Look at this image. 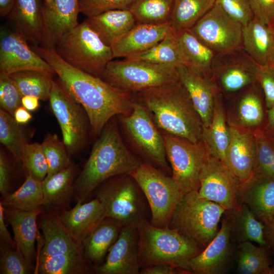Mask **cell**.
<instances>
[{
	"label": "cell",
	"instance_id": "cell-63",
	"mask_svg": "<svg viewBox=\"0 0 274 274\" xmlns=\"http://www.w3.org/2000/svg\"><path fill=\"white\" fill-rule=\"evenodd\" d=\"M272 270H273V273L274 272V267L272 268Z\"/></svg>",
	"mask_w": 274,
	"mask_h": 274
},
{
	"label": "cell",
	"instance_id": "cell-45",
	"mask_svg": "<svg viewBox=\"0 0 274 274\" xmlns=\"http://www.w3.org/2000/svg\"><path fill=\"white\" fill-rule=\"evenodd\" d=\"M256 156L253 175L274 179V148L261 128L254 130Z\"/></svg>",
	"mask_w": 274,
	"mask_h": 274
},
{
	"label": "cell",
	"instance_id": "cell-37",
	"mask_svg": "<svg viewBox=\"0 0 274 274\" xmlns=\"http://www.w3.org/2000/svg\"><path fill=\"white\" fill-rule=\"evenodd\" d=\"M269 249L267 246H257L250 241L238 244L235 253L237 273H272Z\"/></svg>",
	"mask_w": 274,
	"mask_h": 274
},
{
	"label": "cell",
	"instance_id": "cell-11",
	"mask_svg": "<svg viewBox=\"0 0 274 274\" xmlns=\"http://www.w3.org/2000/svg\"><path fill=\"white\" fill-rule=\"evenodd\" d=\"M120 116L128 136L142 155L163 169L168 170L162 134L146 108L138 100H134L130 113Z\"/></svg>",
	"mask_w": 274,
	"mask_h": 274
},
{
	"label": "cell",
	"instance_id": "cell-58",
	"mask_svg": "<svg viewBox=\"0 0 274 274\" xmlns=\"http://www.w3.org/2000/svg\"><path fill=\"white\" fill-rule=\"evenodd\" d=\"M39 100L35 96H23L21 99V105L29 111H34L39 107Z\"/></svg>",
	"mask_w": 274,
	"mask_h": 274
},
{
	"label": "cell",
	"instance_id": "cell-46",
	"mask_svg": "<svg viewBox=\"0 0 274 274\" xmlns=\"http://www.w3.org/2000/svg\"><path fill=\"white\" fill-rule=\"evenodd\" d=\"M21 161L26 172L35 179L42 182L46 177L48 165L42 144L38 143H26Z\"/></svg>",
	"mask_w": 274,
	"mask_h": 274
},
{
	"label": "cell",
	"instance_id": "cell-13",
	"mask_svg": "<svg viewBox=\"0 0 274 274\" xmlns=\"http://www.w3.org/2000/svg\"><path fill=\"white\" fill-rule=\"evenodd\" d=\"M189 29L216 54L243 48L242 24L216 4Z\"/></svg>",
	"mask_w": 274,
	"mask_h": 274
},
{
	"label": "cell",
	"instance_id": "cell-31",
	"mask_svg": "<svg viewBox=\"0 0 274 274\" xmlns=\"http://www.w3.org/2000/svg\"><path fill=\"white\" fill-rule=\"evenodd\" d=\"M224 215L228 220L231 240L234 244L250 241L260 246H267L264 236L265 225L246 205L239 204L234 209L226 211Z\"/></svg>",
	"mask_w": 274,
	"mask_h": 274
},
{
	"label": "cell",
	"instance_id": "cell-16",
	"mask_svg": "<svg viewBox=\"0 0 274 274\" xmlns=\"http://www.w3.org/2000/svg\"><path fill=\"white\" fill-rule=\"evenodd\" d=\"M18 31L2 27L0 31V72L10 75L24 70L55 74L51 66L31 47Z\"/></svg>",
	"mask_w": 274,
	"mask_h": 274
},
{
	"label": "cell",
	"instance_id": "cell-1",
	"mask_svg": "<svg viewBox=\"0 0 274 274\" xmlns=\"http://www.w3.org/2000/svg\"><path fill=\"white\" fill-rule=\"evenodd\" d=\"M32 49L53 68L70 95L84 109L95 134L100 133L116 115L132 110V93L114 87L101 78L79 70L64 61L53 48Z\"/></svg>",
	"mask_w": 274,
	"mask_h": 274
},
{
	"label": "cell",
	"instance_id": "cell-42",
	"mask_svg": "<svg viewBox=\"0 0 274 274\" xmlns=\"http://www.w3.org/2000/svg\"><path fill=\"white\" fill-rule=\"evenodd\" d=\"M174 0H134L129 10L137 23L161 24L170 22Z\"/></svg>",
	"mask_w": 274,
	"mask_h": 274
},
{
	"label": "cell",
	"instance_id": "cell-57",
	"mask_svg": "<svg viewBox=\"0 0 274 274\" xmlns=\"http://www.w3.org/2000/svg\"><path fill=\"white\" fill-rule=\"evenodd\" d=\"M13 117L16 121L20 125L26 124L32 118V115L29 111L22 105L15 111Z\"/></svg>",
	"mask_w": 274,
	"mask_h": 274
},
{
	"label": "cell",
	"instance_id": "cell-33",
	"mask_svg": "<svg viewBox=\"0 0 274 274\" xmlns=\"http://www.w3.org/2000/svg\"><path fill=\"white\" fill-rule=\"evenodd\" d=\"M43 0H16L9 15L17 31L27 40L40 44L43 27Z\"/></svg>",
	"mask_w": 274,
	"mask_h": 274
},
{
	"label": "cell",
	"instance_id": "cell-60",
	"mask_svg": "<svg viewBox=\"0 0 274 274\" xmlns=\"http://www.w3.org/2000/svg\"><path fill=\"white\" fill-rule=\"evenodd\" d=\"M16 0H0V15L1 16H9L13 10Z\"/></svg>",
	"mask_w": 274,
	"mask_h": 274
},
{
	"label": "cell",
	"instance_id": "cell-40",
	"mask_svg": "<svg viewBox=\"0 0 274 274\" xmlns=\"http://www.w3.org/2000/svg\"><path fill=\"white\" fill-rule=\"evenodd\" d=\"M215 3L216 0H174L172 27L176 31L190 29Z\"/></svg>",
	"mask_w": 274,
	"mask_h": 274
},
{
	"label": "cell",
	"instance_id": "cell-34",
	"mask_svg": "<svg viewBox=\"0 0 274 274\" xmlns=\"http://www.w3.org/2000/svg\"><path fill=\"white\" fill-rule=\"evenodd\" d=\"M85 21L109 46L137 23L129 10H110Z\"/></svg>",
	"mask_w": 274,
	"mask_h": 274
},
{
	"label": "cell",
	"instance_id": "cell-47",
	"mask_svg": "<svg viewBox=\"0 0 274 274\" xmlns=\"http://www.w3.org/2000/svg\"><path fill=\"white\" fill-rule=\"evenodd\" d=\"M35 271L33 264L16 248L1 246V274H28Z\"/></svg>",
	"mask_w": 274,
	"mask_h": 274
},
{
	"label": "cell",
	"instance_id": "cell-2",
	"mask_svg": "<svg viewBox=\"0 0 274 274\" xmlns=\"http://www.w3.org/2000/svg\"><path fill=\"white\" fill-rule=\"evenodd\" d=\"M137 94L138 101L163 132L194 143L202 140V120L180 80Z\"/></svg>",
	"mask_w": 274,
	"mask_h": 274
},
{
	"label": "cell",
	"instance_id": "cell-30",
	"mask_svg": "<svg viewBox=\"0 0 274 274\" xmlns=\"http://www.w3.org/2000/svg\"><path fill=\"white\" fill-rule=\"evenodd\" d=\"M124 226L119 221L105 217L82 242L84 254L93 266L101 264L107 252Z\"/></svg>",
	"mask_w": 274,
	"mask_h": 274
},
{
	"label": "cell",
	"instance_id": "cell-21",
	"mask_svg": "<svg viewBox=\"0 0 274 274\" xmlns=\"http://www.w3.org/2000/svg\"><path fill=\"white\" fill-rule=\"evenodd\" d=\"M237 199L265 225L269 224L274 215V179L253 175L241 182Z\"/></svg>",
	"mask_w": 274,
	"mask_h": 274
},
{
	"label": "cell",
	"instance_id": "cell-10",
	"mask_svg": "<svg viewBox=\"0 0 274 274\" xmlns=\"http://www.w3.org/2000/svg\"><path fill=\"white\" fill-rule=\"evenodd\" d=\"M167 159L172 178L182 191H198L199 176L208 153L202 140L194 143L188 139L163 132Z\"/></svg>",
	"mask_w": 274,
	"mask_h": 274
},
{
	"label": "cell",
	"instance_id": "cell-8",
	"mask_svg": "<svg viewBox=\"0 0 274 274\" xmlns=\"http://www.w3.org/2000/svg\"><path fill=\"white\" fill-rule=\"evenodd\" d=\"M114 87L132 93L165 85L179 80L176 67L126 59L111 60L101 77Z\"/></svg>",
	"mask_w": 274,
	"mask_h": 274
},
{
	"label": "cell",
	"instance_id": "cell-3",
	"mask_svg": "<svg viewBox=\"0 0 274 274\" xmlns=\"http://www.w3.org/2000/svg\"><path fill=\"white\" fill-rule=\"evenodd\" d=\"M112 121L101 131L75 180L73 196L77 202H83L108 179L120 175H131L142 163L127 149L116 122Z\"/></svg>",
	"mask_w": 274,
	"mask_h": 274
},
{
	"label": "cell",
	"instance_id": "cell-52",
	"mask_svg": "<svg viewBox=\"0 0 274 274\" xmlns=\"http://www.w3.org/2000/svg\"><path fill=\"white\" fill-rule=\"evenodd\" d=\"M254 17L268 25L274 18V0H248Z\"/></svg>",
	"mask_w": 274,
	"mask_h": 274
},
{
	"label": "cell",
	"instance_id": "cell-20",
	"mask_svg": "<svg viewBox=\"0 0 274 274\" xmlns=\"http://www.w3.org/2000/svg\"><path fill=\"white\" fill-rule=\"evenodd\" d=\"M228 124L226 165L243 182L253 175L256 156L254 130Z\"/></svg>",
	"mask_w": 274,
	"mask_h": 274
},
{
	"label": "cell",
	"instance_id": "cell-51",
	"mask_svg": "<svg viewBox=\"0 0 274 274\" xmlns=\"http://www.w3.org/2000/svg\"><path fill=\"white\" fill-rule=\"evenodd\" d=\"M257 82L264 96L266 109L274 106V64L258 65Z\"/></svg>",
	"mask_w": 274,
	"mask_h": 274
},
{
	"label": "cell",
	"instance_id": "cell-6",
	"mask_svg": "<svg viewBox=\"0 0 274 274\" xmlns=\"http://www.w3.org/2000/svg\"><path fill=\"white\" fill-rule=\"evenodd\" d=\"M96 198L104 206L106 217L124 226L138 225L148 220L149 207L146 197L133 177L123 174L111 177L95 190Z\"/></svg>",
	"mask_w": 274,
	"mask_h": 274
},
{
	"label": "cell",
	"instance_id": "cell-29",
	"mask_svg": "<svg viewBox=\"0 0 274 274\" xmlns=\"http://www.w3.org/2000/svg\"><path fill=\"white\" fill-rule=\"evenodd\" d=\"M257 84L256 82L244 89L226 114L228 123L253 130L261 127L265 115Z\"/></svg>",
	"mask_w": 274,
	"mask_h": 274
},
{
	"label": "cell",
	"instance_id": "cell-32",
	"mask_svg": "<svg viewBox=\"0 0 274 274\" xmlns=\"http://www.w3.org/2000/svg\"><path fill=\"white\" fill-rule=\"evenodd\" d=\"M176 32L184 65L212 80L216 53L200 41L190 29Z\"/></svg>",
	"mask_w": 274,
	"mask_h": 274
},
{
	"label": "cell",
	"instance_id": "cell-49",
	"mask_svg": "<svg viewBox=\"0 0 274 274\" xmlns=\"http://www.w3.org/2000/svg\"><path fill=\"white\" fill-rule=\"evenodd\" d=\"M134 0H79L80 13L87 18L113 10H129Z\"/></svg>",
	"mask_w": 274,
	"mask_h": 274
},
{
	"label": "cell",
	"instance_id": "cell-18",
	"mask_svg": "<svg viewBox=\"0 0 274 274\" xmlns=\"http://www.w3.org/2000/svg\"><path fill=\"white\" fill-rule=\"evenodd\" d=\"M79 0H43L40 46L55 49L62 37L78 24Z\"/></svg>",
	"mask_w": 274,
	"mask_h": 274
},
{
	"label": "cell",
	"instance_id": "cell-23",
	"mask_svg": "<svg viewBox=\"0 0 274 274\" xmlns=\"http://www.w3.org/2000/svg\"><path fill=\"white\" fill-rule=\"evenodd\" d=\"M177 69L179 80L189 93L201 118L203 126L208 127L212 119L216 98L220 91L213 80L190 67L182 65Z\"/></svg>",
	"mask_w": 274,
	"mask_h": 274
},
{
	"label": "cell",
	"instance_id": "cell-28",
	"mask_svg": "<svg viewBox=\"0 0 274 274\" xmlns=\"http://www.w3.org/2000/svg\"><path fill=\"white\" fill-rule=\"evenodd\" d=\"M242 46L257 64H274V33L267 24L254 17L243 25Z\"/></svg>",
	"mask_w": 274,
	"mask_h": 274
},
{
	"label": "cell",
	"instance_id": "cell-17",
	"mask_svg": "<svg viewBox=\"0 0 274 274\" xmlns=\"http://www.w3.org/2000/svg\"><path fill=\"white\" fill-rule=\"evenodd\" d=\"M228 220L224 214L219 230L211 242L187 264L189 273L222 274L229 269L235 254Z\"/></svg>",
	"mask_w": 274,
	"mask_h": 274
},
{
	"label": "cell",
	"instance_id": "cell-43",
	"mask_svg": "<svg viewBox=\"0 0 274 274\" xmlns=\"http://www.w3.org/2000/svg\"><path fill=\"white\" fill-rule=\"evenodd\" d=\"M0 142L17 160L21 161L26 144L23 131L14 117L1 108Z\"/></svg>",
	"mask_w": 274,
	"mask_h": 274
},
{
	"label": "cell",
	"instance_id": "cell-41",
	"mask_svg": "<svg viewBox=\"0 0 274 274\" xmlns=\"http://www.w3.org/2000/svg\"><path fill=\"white\" fill-rule=\"evenodd\" d=\"M52 75L38 70H24L10 75L22 96H33L41 100L49 99Z\"/></svg>",
	"mask_w": 274,
	"mask_h": 274
},
{
	"label": "cell",
	"instance_id": "cell-7",
	"mask_svg": "<svg viewBox=\"0 0 274 274\" xmlns=\"http://www.w3.org/2000/svg\"><path fill=\"white\" fill-rule=\"evenodd\" d=\"M55 50L71 65L100 78L114 58L111 46L85 20L66 32Z\"/></svg>",
	"mask_w": 274,
	"mask_h": 274
},
{
	"label": "cell",
	"instance_id": "cell-39",
	"mask_svg": "<svg viewBox=\"0 0 274 274\" xmlns=\"http://www.w3.org/2000/svg\"><path fill=\"white\" fill-rule=\"evenodd\" d=\"M0 203L4 207L23 211L41 208L44 203L42 182L30 175H26L25 181L19 188L12 193L2 196Z\"/></svg>",
	"mask_w": 274,
	"mask_h": 274
},
{
	"label": "cell",
	"instance_id": "cell-4",
	"mask_svg": "<svg viewBox=\"0 0 274 274\" xmlns=\"http://www.w3.org/2000/svg\"><path fill=\"white\" fill-rule=\"evenodd\" d=\"M141 268L167 264L187 270L189 261L203 249L195 241L169 227H158L146 220L138 226Z\"/></svg>",
	"mask_w": 274,
	"mask_h": 274
},
{
	"label": "cell",
	"instance_id": "cell-38",
	"mask_svg": "<svg viewBox=\"0 0 274 274\" xmlns=\"http://www.w3.org/2000/svg\"><path fill=\"white\" fill-rule=\"evenodd\" d=\"M126 59L146 61L176 68L184 65L177 32L174 29L150 49Z\"/></svg>",
	"mask_w": 274,
	"mask_h": 274
},
{
	"label": "cell",
	"instance_id": "cell-24",
	"mask_svg": "<svg viewBox=\"0 0 274 274\" xmlns=\"http://www.w3.org/2000/svg\"><path fill=\"white\" fill-rule=\"evenodd\" d=\"M77 165L72 163L66 168L42 181L44 207L47 213L59 215L70 203L74 194V183L78 172Z\"/></svg>",
	"mask_w": 274,
	"mask_h": 274
},
{
	"label": "cell",
	"instance_id": "cell-56",
	"mask_svg": "<svg viewBox=\"0 0 274 274\" xmlns=\"http://www.w3.org/2000/svg\"><path fill=\"white\" fill-rule=\"evenodd\" d=\"M266 119L261 127L267 138H274V106L266 110Z\"/></svg>",
	"mask_w": 274,
	"mask_h": 274
},
{
	"label": "cell",
	"instance_id": "cell-26",
	"mask_svg": "<svg viewBox=\"0 0 274 274\" xmlns=\"http://www.w3.org/2000/svg\"><path fill=\"white\" fill-rule=\"evenodd\" d=\"M59 217L71 235L82 244L86 236L106 217V215L103 204L95 198L84 203L77 201L73 209L63 211Z\"/></svg>",
	"mask_w": 274,
	"mask_h": 274
},
{
	"label": "cell",
	"instance_id": "cell-59",
	"mask_svg": "<svg viewBox=\"0 0 274 274\" xmlns=\"http://www.w3.org/2000/svg\"><path fill=\"white\" fill-rule=\"evenodd\" d=\"M264 236L267 246L274 248V215L270 223L265 225Z\"/></svg>",
	"mask_w": 274,
	"mask_h": 274
},
{
	"label": "cell",
	"instance_id": "cell-48",
	"mask_svg": "<svg viewBox=\"0 0 274 274\" xmlns=\"http://www.w3.org/2000/svg\"><path fill=\"white\" fill-rule=\"evenodd\" d=\"M22 95L10 75L0 72V106L13 116L15 111L21 106Z\"/></svg>",
	"mask_w": 274,
	"mask_h": 274
},
{
	"label": "cell",
	"instance_id": "cell-53",
	"mask_svg": "<svg viewBox=\"0 0 274 274\" xmlns=\"http://www.w3.org/2000/svg\"><path fill=\"white\" fill-rule=\"evenodd\" d=\"M13 171L11 162L5 153L0 151V192L2 196L9 194Z\"/></svg>",
	"mask_w": 274,
	"mask_h": 274
},
{
	"label": "cell",
	"instance_id": "cell-54",
	"mask_svg": "<svg viewBox=\"0 0 274 274\" xmlns=\"http://www.w3.org/2000/svg\"><path fill=\"white\" fill-rule=\"evenodd\" d=\"M140 274L188 273L181 268L167 264H159L141 268Z\"/></svg>",
	"mask_w": 274,
	"mask_h": 274
},
{
	"label": "cell",
	"instance_id": "cell-62",
	"mask_svg": "<svg viewBox=\"0 0 274 274\" xmlns=\"http://www.w3.org/2000/svg\"><path fill=\"white\" fill-rule=\"evenodd\" d=\"M267 138L268 139V140H269L270 144H271L272 146L274 148V138Z\"/></svg>",
	"mask_w": 274,
	"mask_h": 274
},
{
	"label": "cell",
	"instance_id": "cell-35",
	"mask_svg": "<svg viewBox=\"0 0 274 274\" xmlns=\"http://www.w3.org/2000/svg\"><path fill=\"white\" fill-rule=\"evenodd\" d=\"M202 140L210 152L226 165L229 131L221 93L216 98L211 123L208 127L203 126Z\"/></svg>",
	"mask_w": 274,
	"mask_h": 274
},
{
	"label": "cell",
	"instance_id": "cell-15",
	"mask_svg": "<svg viewBox=\"0 0 274 274\" xmlns=\"http://www.w3.org/2000/svg\"><path fill=\"white\" fill-rule=\"evenodd\" d=\"M243 48L217 54L213 65L212 80L219 91L232 93L257 82V64Z\"/></svg>",
	"mask_w": 274,
	"mask_h": 274
},
{
	"label": "cell",
	"instance_id": "cell-27",
	"mask_svg": "<svg viewBox=\"0 0 274 274\" xmlns=\"http://www.w3.org/2000/svg\"><path fill=\"white\" fill-rule=\"evenodd\" d=\"M42 212L41 208L23 211L4 207L5 217L12 227L16 249L31 264L36 257L37 218Z\"/></svg>",
	"mask_w": 274,
	"mask_h": 274
},
{
	"label": "cell",
	"instance_id": "cell-25",
	"mask_svg": "<svg viewBox=\"0 0 274 274\" xmlns=\"http://www.w3.org/2000/svg\"><path fill=\"white\" fill-rule=\"evenodd\" d=\"M40 227L44 242L37 260L83 251L82 244L71 235L62 224L59 215L44 214L41 217Z\"/></svg>",
	"mask_w": 274,
	"mask_h": 274
},
{
	"label": "cell",
	"instance_id": "cell-9",
	"mask_svg": "<svg viewBox=\"0 0 274 274\" xmlns=\"http://www.w3.org/2000/svg\"><path fill=\"white\" fill-rule=\"evenodd\" d=\"M143 191L150 211V223L168 227L172 217L184 194L172 177L151 163L142 162L131 174Z\"/></svg>",
	"mask_w": 274,
	"mask_h": 274
},
{
	"label": "cell",
	"instance_id": "cell-19",
	"mask_svg": "<svg viewBox=\"0 0 274 274\" xmlns=\"http://www.w3.org/2000/svg\"><path fill=\"white\" fill-rule=\"evenodd\" d=\"M139 236L137 226H124L108 251L106 260L93 266L98 274H139Z\"/></svg>",
	"mask_w": 274,
	"mask_h": 274
},
{
	"label": "cell",
	"instance_id": "cell-55",
	"mask_svg": "<svg viewBox=\"0 0 274 274\" xmlns=\"http://www.w3.org/2000/svg\"><path fill=\"white\" fill-rule=\"evenodd\" d=\"M4 207L0 203V239L1 246L16 248L14 240H13L5 223Z\"/></svg>",
	"mask_w": 274,
	"mask_h": 274
},
{
	"label": "cell",
	"instance_id": "cell-5",
	"mask_svg": "<svg viewBox=\"0 0 274 274\" xmlns=\"http://www.w3.org/2000/svg\"><path fill=\"white\" fill-rule=\"evenodd\" d=\"M226 210L199 196L185 193L176 207L168 227L196 242L202 249L214 238Z\"/></svg>",
	"mask_w": 274,
	"mask_h": 274
},
{
	"label": "cell",
	"instance_id": "cell-44",
	"mask_svg": "<svg viewBox=\"0 0 274 274\" xmlns=\"http://www.w3.org/2000/svg\"><path fill=\"white\" fill-rule=\"evenodd\" d=\"M41 144L48 165L46 177L58 173L72 163L64 143L56 134H47Z\"/></svg>",
	"mask_w": 274,
	"mask_h": 274
},
{
	"label": "cell",
	"instance_id": "cell-12",
	"mask_svg": "<svg viewBox=\"0 0 274 274\" xmlns=\"http://www.w3.org/2000/svg\"><path fill=\"white\" fill-rule=\"evenodd\" d=\"M49 100L51 111L59 125L62 141L68 152L75 154L85 143L89 124L88 116L59 80L53 81Z\"/></svg>",
	"mask_w": 274,
	"mask_h": 274
},
{
	"label": "cell",
	"instance_id": "cell-14",
	"mask_svg": "<svg viewBox=\"0 0 274 274\" xmlns=\"http://www.w3.org/2000/svg\"><path fill=\"white\" fill-rule=\"evenodd\" d=\"M240 184L227 166L208 149L199 176V196L218 203L226 211L234 209L239 206L237 193Z\"/></svg>",
	"mask_w": 274,
	"mask_h": 274
},
{
	"label": "cell",
	"instance_id": "cell-61",
	"mask_svg": "<svg viewBox=\"0 0 274 274\" xmlns=\"http://www.w3.org/2000/svg\"><path fill=\"white\" fill-rule=\"evenodd\" d=\"M268 25L274 33V18Z\"/></svg>",
	"mask_w": 274,
	"mask_h": 274
},
{
	"label": "cell",
	"instance_id": "cell-36",
	"mask_svg": "<svg viewBox=\"0 0 274 274\" xmlns=\"http://www.w3.org/2000/svg\"><path fill=\"white\" fill-rule=\"evenodd\" d=\"M95 272L84 251L59 254L37 261L36 273L87 274Z\"/></svg>",
	"mask_w": 274,
	"mask_h": 274
},
{
	"label": "cell",
	"instance_id": "cell-22",
	"mask_svg": "<svg viewBox=\"0 0 274 274\" xmlns=\"http://www.w3.org/2000/svg\"><path fill=\"white\" fill-rule=\"evenodd\" d=\"M170 22L161 24L136 23L111 45L113 57L128 58L150 49L172 30Z\"/></svg>",
	"mask_w": 274,
	"mask_h": 274
},
{
	"label": "cell",
	"instance_id": "cell-50",
	"mask_svg": "<svg viewBox=\"0 0 274 274\" xmlns=\"http://www.w3.org/2000/svg\"><path fill=\"white\" fill-rule=\"evenodd\" d=\"M230 17L245 25L254 18L248 0H216V3Z\"/></svg>",
	"mask_w": 274,
	"mask_h": 274
}]
</instances>
